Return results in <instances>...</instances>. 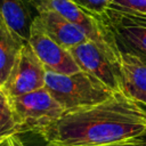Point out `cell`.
<instances>
[{"label":"cell","instance_id":"6da1fadb","mask_svg":"<svg viewBox=\"0 0 146 146\" xmlns=\"http://www.w3.org/2000/svg\"><path fill=\"white\" fill-rule=\"evenodd\" d=\"M146 129V112L123 92L103 103L64 112L39 133L48 146H100L137 137Z\"/></svg>","mask_w":146,"mask_h":146},{"label":"cell","instance_id":"7a4b0ae2","mask_svg":"<svg viewBox=\"0 0 146 146\" xmlns=\"http://www.w3.org/2000/svg\"><path fill=\"white\" fill-rule=\"evenodd\" d=\"M46 88L65 112L103 103L115 94L97 78L83 71L72 74L47 71Z\"/></svg>","mask_w":146,"mask_h":146},{"label":"cell","instance_id":"3957f363","mask_svg":"<svg viewBox=\"0 0 146 146\" xmlns=\"http://www.w3.org/2000/svg\"><path fill=\"white\" fill-rule=\"evenodd\" d=\"M10 103L21 133L32 131L39 135L65 112L46 87L13 97Z\"/></svg>","mask_w":146,"mask_h":146},{"label":"cell","instance_id":"277c9868","mask_svg":"<svg viewBox=\"0 0 146 146\" xmlns=\"http://www.w3.org/2000/svg\"><path fill=\"white\" fill-rule=\"evenodd\" d=\"M70 52L81 71L97 78L113 92H123L120 51L88 40L70 49Z\"/></svg>","mask_w":146,"mask_h":146},{"label":"cell","instance_id":"5b68a950","mask_svg":"<svg viewBox=\"0 0 146 146\" xmlns=\"http://www.w3.org/2000/svg\"><path fill=\"white\" fill-rule=\"evenodd\" d=\"M99 18L121 54L146 57V17L110 7Z\"/></svg>","mask_w":146,"mask_h":146},{"label":"cell","instance_id":"8992f818","mask_svg":"<svg viewBox=\"0 0 146 146\" xmlns=\"http://www.w3.org/2000/svg\"><path fill=\"white\" fill-rule=\"evenodd\" d=\"M46 74L44 65L26 42L1 88L10 98L29 94L46 87Z\"/></svg>","mask_w":146,"mask_h":146},{"label":"cell","instance_id":"52a82bcc","mask_svg":"<svg viewBox=\"0 0 146 146\" xmlns=\"http://www.w3.org/2000/svg\"><path fill=\"white\" fill-rule=\"evenodd\" d=\"M44 8H50L58 11L62 16L81 29L89 40L98 43L102 47L119 51L111 33L104 26L100 18L90 14L73 0H44L41 10Z\"/></svg>","mask_w":146,"mask_h":146},{"label":"cell","instance_id":"ba28073f","mask_svg":"<svg viewBox=\"0 0 146 146\" xmlns=\"http://www.w3.org/2000/svg\"><path fill=\"white\" fill-rule=\"evenodd\" d=\"M29 43L47 71L60 74H72L81 71L70 50L54 41L44 32L39 19L31 29Z\"/></svg>","mask_w":146,"mask_h":146},{"label":"cell","instance_id":"9c48e42d","mask_svg":"<svg viewBox=\"0 0 146 146\" xmlns=\"http://www.w3.org/2000/svg\"><path fill=\"white\" fill-rule=\"evenodd\" d=\"M40 7L35 0H0V14L7 25L29 42L31 29L40 17Z\"/></svg>","mask_w":146,"mask_h":146},{"label":"cell","instance_id":"30bf717a","mask_svg":"<svg viewBox=\"0 0 146 146\" xmlns=\"http://www.w3.org/2000/svg\"><path fill=\"white\" fill-rule=\"evenodd\" d=\"M38 19L44 32L67 50L89 40L81 29L54 9H42Z\"/></svg>","mask_w":146,"mask_h":146},{"label":"cell","instance_id":"8fae6325","mask_svg":"<svg viewBox=\"0 0 146 146\" xmlns=\"http://www.w3.org/2000/svg\"><path fill=\"white\" fill-rule=\"evenodd\" d=\"M123 94L146 105V63L131 54H121Z\"/></svg>","mask_w":146,"mask_h":146},{"label":"cell","instance_id":"7c38bea8","mask_svg":"<svg viewBox=\"0 0 146 146\" xmlns=\"http://www.w3.org/2000/svg\"><path fill=\"white\" fill-rule=\"evenodd\" d=\"M25 43L26 42L7 25L0 14V87L8 78Z\"/></svg>","mask_w":146,"mask_h":146},{"label":"cell","instance_id":"4fadbf2b","mask_svg":"<svg viewBox=\"0 0 146 146\" xmlns=\"http://www.w3.org/2000/svg\"><path fill=\"white\" fill-rule=\"evenodd\" d=\"M19 133L9 96L0 87V139Z\"/></svg>","mask_w":146,"mask_h":146},{"label":"cell","instance_id":"5bb4252c","mask_svg":"<svg viewBox=\"0 0 146 146\" xmlns=\"http://www.w3.org/2000/svg\"><path fill=\"white\" fill-rule=\"evenodd\" d=\"M111 7L130 14L146 16V0H113Z\"/></svg>","mask_w":146,"mask_h":146},{"label":"cell","instance_id":"9a60e30c","mask_svg":"<svg viewBox=\"0 0 146 146\" xmlns=\"http://www.w3.org/2000/svg\"><path fill=\"white\" fill-rule=\"evenodd\" d=\"M90 14L100 17L111 7L113 0H73Z\"/></svg>","mask_w":146,"mask_h":146},{"label":"cell","instance_id":"2e32d148","mask_svg":"<svg viewBox=\"0 0 146 146\" xmlns=\"http://www.w3.org/2000/svg\"><path fill=\"white\" fill-rule=\"evenodd\" d=\"M19 137V133L11 135L5 138L0 139V146H17V139Z\"/></svg>","mask_w":146,"mask_h":146},{"label":"cell","instance_id":"e0dca14e","mask_svg":"<svg viewBox=\"0 0 146 146\" xmlns=\"http://www.w3.org/2000/svg\"><path fill=\"white\" fill-rule=\"evenodd\" d=\"M133 138L121 140V141H115V143H110V144H105V145H100V146H140Z\"/></svg>","mask_w":146,"mask_h":146},{"label":"cell","instance_id":"ac0fdd59","mask_svg":"<svg viewBox=\"0 0 146 146\" xmlns=\"http://www.w3.org/2000/svg\"><path fill=\"white\" fill-rule=\"evenodd\" d=\"M140 146H146V129L140 133V135H138L137 137H135L133 138Z\"/></svg>","mask_w":146,"mask_h":146},{"label":"cell","instance_id":"d6986e66","mask_svg":"<svg viewBox=\"0 0 146 146\" xmlns=\"http://www.w3.org/2000/svg\"><path fill=\"white\" fill-rule=\"evenodd\" d=\"M17 146H25V144L23 143V140L21 139V137H18V139H17Z\"/></svg>","mask_w":146,"mask_h":146},{"label":"cell","instance_id":"ffe728a7","mask_svg":"<svg viewBox=\"0 0 146 146\" xmlns=\"http://www.w3.org/2000/svg\"><path fill=\"white\" fill-rule=\"evenodd\" d=\"M35 2L38 3V6L40 7V10H41V7H42V5H43V2H44V0H35Z\"/></svg>","mask_w":146,"mask_h":146},{"label":"cell","instance_id":"44dd1931","mask_svg":"<svg viewBox=\"0 0 146 146\" xmlns=\"http://www.w3.org/2000/svg\"><path fill=\"white\" fill-rule=\"evenodd\" d=\"M137 57H138V56H137ZM139 58H140L143 62H145V63H146V57H145V56H141V57H139Z\"/></svg>","mask_w":146,"mask_h":146},{"label":"cell","instance_id":"7402d4cb","mask_svg":"<svg viewBox=\"0 0 146 146\" xmlns=\"http://www.w3.org/2000/svg\"><path fill=\"white\" fill-rule=\"evenodd\" d=\"M138 104H139V103H138ZM139 105H140V106L143 107V110H144V111L146 112V105H143V104H139Z\"/></svg>","mask_w":146,"mask_h":146},{"label":"cell","instance_id":"603a6c76","mask_svg":"<svg viewBox=\"0 0 146 146\" xmlns=\"http://www.w3.org/2000/svg\"><path fill=\"white\" fill-rule=\"evenodd\" d=\"M141 16H144V15H141ZM144 17H146V16H144Z\"/></svg>","mask_w":146,"mask_h":146}]
</instances>
